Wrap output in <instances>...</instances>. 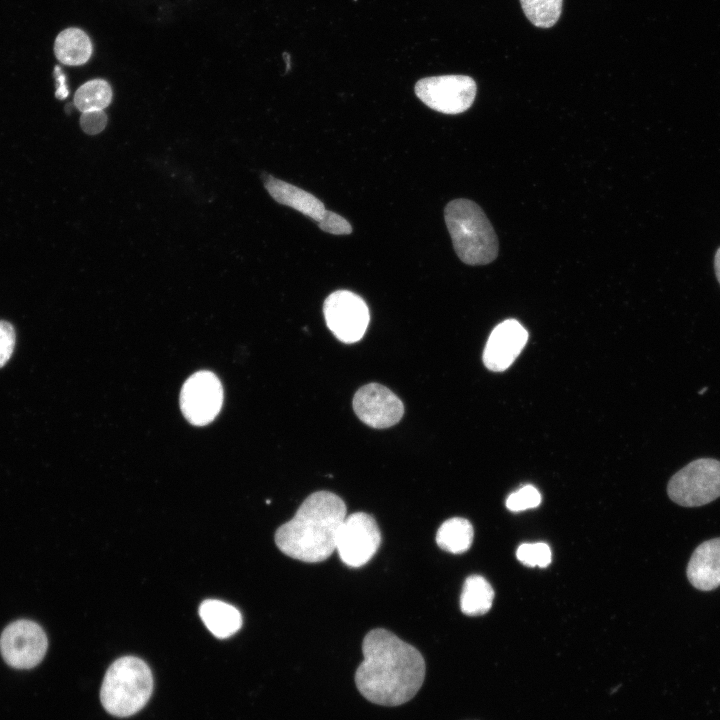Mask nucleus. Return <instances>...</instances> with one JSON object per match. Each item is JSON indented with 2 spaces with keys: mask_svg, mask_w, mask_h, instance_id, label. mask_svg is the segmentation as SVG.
I'll return each instance as SVG.
<instances>
[{
  "mask_svg": "<svg viewBox=\"0 0 720 720\" xmlns=\"http://www.w3.org/2000/svg\"><path fill=\"white\" fill-rule=\"evenodd\" d=\"M363 661L354 680L368 701L394 707L410 701L425 678V661L417 648L392 632L376 628L362 642Z\"/></svg>",
  "mask_w": 720,
  "mask_h": 720,
  "instance_id": "obj_1",
  "label": "nucleus"
},
{
  "mask_svg": "<svg viewBox=\"0 0 720 720\" xmlns=\"http://www.w3.org/2000/svg\"><path fill=\"white\" fill-rule=\"evenodd\" d=\"M345 518L346 505L339 496L329 491L314 492L294 517L277 529L275 543L293 559L324 561L336 550V538Z\"/></svg>",
  "mask_w": 720,
  "mask_h": 720,
  "instance_id": "obj_2",
  "label": "nucleus"
},
{
  "mask_svg": "<svg viewBox=\"0 0 720 720\" xmlns=\"http://www.w3.org/2000/svg\"><path fill=\"white\" fill-rule=\"evenodd\" d=\"M445 223L459 259L468 265H485L498 255V239L483 210L468 199L450 201Z\"/></svg>",
  "mask_w": 720,
  "mask_h": 720,
  "instance_id": "obj_3",
  "label": "nucleus"
},
{
  "mask_svg": "<svg viewBox=\"0 0 720 720\" xmlns=\"http://www.w3.org/2000/svg\"><path fill=\"white\" fill-rule=\"evenodd\" d=\"M153 677L140 658L124 656L108 668L100 690L104 709L116 717H128L140 711L150 699Z\"/></svg>",
  "mask_w": 720,
  "mask_h": 720,
  "instance_id": "obj_4",
  "label": "nucleus"
},
{
  "mask_svg": "<svg viewBox=\"0 0 720 720\" xmlns=\"http://www.w3.org/2000/svg\"><path fill=\"white\" fill-rule=\"evenodd\" d=\"M668 496L684 507L708 504L720 496V461L694 460L676 472L667 486Z\"/></svg>",
  "mask_w": 720,
  "mask_h": 720,
  "instance_id": "obj_5",
  "label": "nucleus"
},
{
  "mask_svg": "<svg viewBox=\"0 0 720 720\" xmlns=\"http://www.w3.org/2000/svg\"><path fill=\"white\" fill-rule=\"evenodd\" d=\"M416 96L429 108L444 114H459L474 102L477 86L466 75L431 76L418 80Z\"/></svg>",
  "mask_w": 720,
  "mask_h": 720,
  "instance_id": "obj_6",
  "label": "nucleus"
},
{
  "mask_svg": "<svg viewBox=\"0 0 720 720\" xmlns=\"http://www.w3.org/2000/svg\"><path fill=\"white\" fill-rule=\"evenodd\" d=\"M326 324L341 342L351 344L364 336L370 316L364 300L348 290H337L324 301Z\"/></svg>",
  "mask_w": 720,
  "mask_h": 720,
  "instance_id": "obj_7",
  "label": "nucleus"
},
{
  "mask_svg": "<svg viewBox=\"0 0 720 720\" xmlns=\"http://www.w3.org/2000/svg\"><path fill=\"white\" fill-rule=\"evenodd\" d=\"M48 640L35 622L21 619L5 627L0 636V652L4 661L16 669H31L44 658Z\"/></svg>",
  "mask_w": 720,
  "mask_h": 720,
  "instance_id": "obj_8",
  "label": "nucleus"
},
{
  "mask_svg": "<svg viewBox=\"0 0 720 720\" xmlns=\"http://www.w3.org/2000/svg\"><path fill=\"white\" fill-rule=\"evenodd\" d=\"M381 533L375 519L365 512L346 517L338 531L336 551L347 566L361 567L377 552Z\"/></svg>",
  "mask_w": 720,
  "mask_h": 720,
  "instance_id": "obj_9",
  "label": "nucleus"
},
{
  "mask_svg": "<svg viewBox=\"0 0 720 720\" xmlns=\"http://www.w3.org/2000/svg\"><path fill=\"white\" fill-rule=\"evenodd\" d=\"M222 403V385L212 372L199 371L193 374L181 389L180 407L191 424L202 426L213 421Z\"/></svg>",
  "mask_w": 720,
  "mask_h": 720,
  "instance_id": "obj_10",
  "label": "nucleus"
},
{
  "mask_svg": "<svg viewBox=\"0 0 720 720\" xmlns=\"http://www.w3.org/2000/svg\"><path fill=\"white\" fill-rule=\"evenodd\" d=\"M353 410L367 426L384 429L397 424L403 414L400 398L379 383H369L357 390L353 397Z\"/></svg>",
  "mask_w": 720,
  "mask_h": 720,
  "instance_id": "obj_11",
  "label": "nucleus"
},
{
  "mask_svg": "<svg viewBox=\"0 0 720 720\" xmlns=\"http://www.w3.org/2000/svg\"><path fill=\"white\" fill-rule=\"evenodd\" d=\"M527 340L528 333L518 321L508 319L501 322L487 340L483 352L484 365L494 372L506 370L518 357Z\"/></svg>",
  "mask_w": 720,
  "mask_h": 720,
  "instance_id": "obj_12",
  "label": "nucleus"
},
{
  "mask_svg": "<svg viewBox=\"0 0 720 720\" xmlns=\"http://www.w3.org/2000/svg\"><path fill=\"white\" fill-rule=\"evenodd\" d=\"M687 578L698 590L710 591L720 586V538L701 543L687 565Z\"/></svg>",
  "mask_w": 720,
  "mask_h": 720,
  "instance_id": "obj_13",
  "label": "nucleus"
},
{
  "mask_svg": "<svg viewBox=\"0 0 720 720\" xmlns=\"http://www.w3.org/2000/svg\"><path fill=\"white\" fill-rule=\"evenodd\" d=\"M264 186L276 202L291 207L316 222L326 210L323 202L313 194L271 175L266 177Z\"/></svg>",
  "mask_w": 720,
  "mask_h": 720,
  "instance_id": "obj_14",
  "label": "nucleus"
},
{
  "mask_svg": "<svg viewBox=\"0 0 720 720\" xmlns=\"http://www.w3.org/2000/svg\"><path fill=\"white\" fill-rule=\"evenodd\" d=\"M199 615L207 629L220 639L234 635L242 626V616L238 609L220 600L203 601Z\"/></svg>",
  "mask_w": 720,
  "mask_h": 720,
  "instance_id": "obj_15",
  "label": "nucleus"
},
{
  "mask_svg": "<svg viewBox=\"0 0 720 720\" xmlns=\"http://www.w3.org/2000/svg\"><path fill=\"white\" fill-rule=\"evenodd\" d=\"M54 53L63 64L82 65L91 57L92 43L88 35L81 29L67 28L56 37Z\"/></svg>",
  "mask_w": 720,
  "mask_h": 720,
  "instance_id": "obj_16",
  "label": "nucleus"
},
{
  "mask_svg": "<svg viewBox=\"0 0 720 720\" xmlns=\"http://www.w3.org/2000/svg\"><path fill=\"white\" fill-rule=\"evenodd\" d=\"M494 599V590L490 583L480 575H471L464 582L460 596L461 611L469 616L488 612Z\"/></svg>",
  "mask_w": 720,
  "mask_h": 720,
  "instance_id": "obj_17",
  "label": "nucleus"
},
{
  "mask_svg": "<svg viewBox=\"0 0 720 720\" xmlns=\"http://www.w3.org/2000/svg\"><path fill=\"white\" fill-rule=\"evenodd\" d=\"M473 535V527L467 519L454 517L446 520L439 527L436 543L444 551L459 554L470 548Z\"/></svg>",
  "mask_w": 720,
  "mask_h": 720,
  "instance_id": "obj_18",
  "label": "nucleus"
},
{
  "mask_svg": "<svg viewBox=\"0 0 720 720\" xmlns=\"http://www.w3.org/2000/svg\"><path fill=\"white\" fill-rule=\"evenodd\" d=\"M112 100V89L103 79H93L81 85L74 95V105L82 113L104 110Z\"/></svg>",
  "mask_w": 720,
  "mask_h": 720,
  "instance_id": "obj_19",
  "label": "nucleus"
},
{
  "mask_svg": "<svg viewBox=\"0 0 720 720\" xmlns=\"http://www.w3.org/2000/svg\"><path fill=\"white\" fill-rule=\"evenodd\" d=\"M563 0H520L527 19L536 27L550 28L559 20Z\"/></svg>",
  "mask_w": 720,
  "mask_h": 720,
  "instance_id": "obj_20",
  "label": "nucleus"
},
{
  "mask_svg": "<svg viewBox=\"0 0 720 720\" xmlns=\"http://www.w3.org/2000/svg\"><path fill=\"white\" fill-rule=\"evenodd\" d=\"M516 556L526 566L544 568L550 564L552 552L546 543H523L518 547Z\"/></svg>",
  "mask_w": 720,
  "mask_h": 720,
  "instance_id": "obj_21",
  "label": "nucleus"
},
{
  "mask_svg": "<svg viewBox=\"0 0 720 720\" xmlns=\"http://www.w3.org/2000/svg\"><path fill=\"white\" fill-rule=\"evenodd\" d=\"M541 503L539 491L532 485H525L511 493L506 499V507L513 512L535 508Z\"/></svg>",
  "mask_w": 720,
  "mask_h": 720,
  "instance_id": "obj_22",
  "label": "nucleus"
},
{
  "mask_svg": "<svg viewBox=\"0 0 720 720\" xmlns=\"http://www.w3.org/2000/svg\"><path fill=\"white\" fill-rule=\"evenodd\" d=\"M317 223L322 231L333 235L352 233L351 224L344 217L330 210H325L322 218Z\"/></svg>",
  "mask_w": 720,
  "mask_h": 720,
  "instance_id": "obj_23",
  "label": "nucleus"
},
{
  "mask_svg": "<svg viewBox=\"0 0 720 720\" xmlns=\"http://www.w3.org/2000/svg\"><path fill=\"white\" fill-rule=\"evenodd\" d=\"M15 331L13 326L0 320V368L10 359L15 347Z\"/></svg>",
  "mask_w": 720,
  "mask_h": 720,
  "instance_id": "obj_24",
  "label": "nucleus"
},
{
  "mask_svg": "<svg viewBox=\"0 0 720 720\" xmlns=\"http://www.w3.org/2000/svg\"><path fill=\"white\" fill-rule=\"evenodd\" d=\"M107 124V115L103 110L83 112L80 117L82 130L89 135H96L104 130Z\"/></svg>",
  "mask_w": 720,
  "mask_h": 720,
  "instance_id": "obj_25",
  "label": "nucleus"
},
{
  "mask_svg": "<svg viewBox=\"0 0 720 720\" xmlns=\"http://www.w3.org/2000/svg\"><path fill=\"white\" fill-rule=\"evenodd\" d=\"M54 76L58 83L55 97L60 100L65 99L68 96L69 91L66 86L65 75L62 73V70L59 66H56L54 68Z\"/></svg>",
  "mask_w": 720,
  "mask_h": 720,
  "instance_id": "obj_26",
  "label": "nucleus"
},
{
  "mask_svg": "<svg viewBox=\"0 0 720 720\" xmlns=\"http://www.w3.org/2000/svg\"><path fill=\"white\" fill-rule=\"evenodd\" d=\"M714 268L717 280L720 284V247L716 251L715 258H714Z\"/></svg>",
  "mask_w": 720,
  "mask_h": 720,
  "instance_id": "obj_27",
  "label": "nucleus"
},
{
  "mask_svg": "<svg viewBox=\"0 0 720 720\" xmlns=\"http://www.w3.org/2000/svg\"><path fill=\"white\" fill-rule=\"evenodd\" d=\"M284 58L286 60V65H287L286 71H288L290 69V55L287 53H284Z\"/></svg>",
  "mask_w": 720,
  "mask_h": 720,
  "instance_id": "obj_28",
  "label": "nucleus"
},
{
  "mask_svg": "<svg viewBox=\"0 0 720 720\" xmlns=\"http://www.w3.org/2000/svg\"><path fill=\"white\" fill-rule=\"evenodd\" d=\"M706 390H707V388L704 387V388H702L698 393H699V394H703V393H705Z\"/></svg>",
  "mask_w": 720,
  "mask_h": 720,
  "instance_id": "obj_29",
  "label": "nucleus"
}]
</instances>
